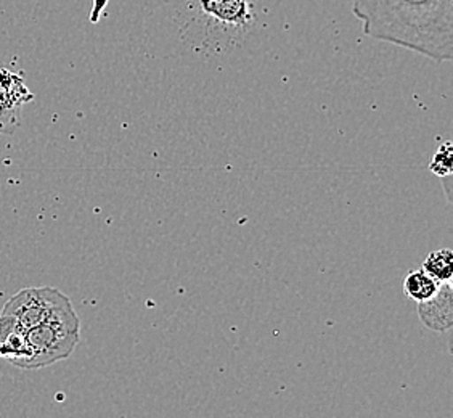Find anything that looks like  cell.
I'll return each mask as SVG.
<instances>
[{
  "instance_id": "obj_1",
  "label": "cell",
  "mask_w": 453,
  "mask_h": 418,
  "mask_svg": "<svg viewBox=\"0 0 453 418\" xmlns=\"http://www.w3.org/2000/svg\"><path fill=\"white\" fill-rule=\"evenodd\" d=\"M364 35L442 63L453 58V0H352Z\"/></svg>"
},
{
  "instance_id": "obj_2",
  "label": "cell",
  "mask_w": 453,
  "mask_h": 418,
  "mask_svg": "<svg viewBox=\"0 0 453 418\" xmlns=\"http://www.w3.org/2000/svg\"><path fill=\"white\" fill-rule=\"evenodd\" d=\"M81 338V321L73 303L27 331L29 359L25 370L52 366L70 358Z\"/></svg>"
},
{
  "instance_id": "obj_3",
  "label": "cell",
  "mask_w": 453,
  "mask_h": 418,
  "mask_svg": "<svg viewBox=\"0 0 453 418\" xmlns=\"http://www.w3.org/2000/svg\"><path fill=\"white\" fill-rule=\"evenodd\" d=\"M68 305H71L70 298L57 288H25L10 298L0 314L7 315L18 327L27 331L45 322Z\"/></svg>"
},
{
  "instance_id": "obj_4",
  "label": "cell",
  "mask_w": 453,
  "mask_h": 418,
  "mask_svg": "<svg viewBox=\"0 0 453 418\" xmlns=\"http://www.w3.org/2000/svg\"><path fill=\"white\" fill-rule=\"evenodd\" d=\"M35 100L25 74L0 60V135H12L21 124V108Z\"/></svg>"
},
{
  "instance_id": "obj_5",
  "label": "cell",
  "mask_w": 453,
  "mask_h": 418,
  "mask_svg": "<svg viewBox=\"0 0 453 418\" xmlns=\"http://www.w3.org/2000/svg\"><path fill=\"white\" fill-rule=\"evenodd\" d=\"M203 17L224 29H246L253 23V9L248 0H196Z\"/></svg>"
},
{
  "instance_id": "obj_6",
  "label": "cell",
  "mask_w": 453,
  "mask_h": 418,
  "mask_svg": "<svg viewBox=\"0 0 453 418\" xmlns=\"http://www.w3.org/2000/svg\"><path fill=\"white\" fill-rule=\"evenodd\" d=\"M453 290L450 282L441 283L433 297L418 303L419 321L426 325L429 330L445 333L453 325Z\"/></svg>"
},
{
  "instance_id": "obj_7",
  "label": "cell",
  "mask_w": 453,
  "mask_h": 418,
  "mask_svg": "<svg viewBox=\"0 0 453 418\" xmlns=\"http://www.w3.org/2000/svg\"><path fill=\"white\" fill-rule=\"evenodd\" d=\"M0 358L12 366L25 368L29 359L27 331L18 327L7 315L0 314Z\"/></svg>"
},
{
  "instance_id": "obj_8",
  "label": "cell",
  "mask_w": 453,
  "mask_h": 418,
  "mask_svg": "<svg viewBox=\"0 0 453 418\" xmlns=\"http://www.w3.org/2000/svg\"><path fill=\"white\" fill-rule=\"evenodd\" d=\"M439 287H441V283L436 279H433L423 267L410 270L407 277L403 280V293L410 299H413L415 303L426 301L436 293Z\"/></svg>"
},
{
  "instance_id": "obj_9",
  "label": "cell",
  "mask_w": 453,
  "mask_h": 418,
  "mask_svg": "<svg viewBox=\"0 0 453 418\" xmlns=\"http://www.w3.org/2000/svg\"><path fill=\"white\" fill-rule=\"evenodd\" d=\"M423 269L436 279L439 283L450 282L453 275V253L450 248L437 250L427 256L423 262Z\"/></svg>"
},
{
  "instance_id": "obj_10",
  "label": "cell",
  "mask_w": 453,
  "mask_h": 418,
  "mask_svg": "<svg viewBox=\"0 0 453 418\" xmlns=\"http://www.w3.org/2000/svg\"><path fill=\"white\" fill-rule=\"evenodd\" d=\"M453 167V147L452 142L447 140L442 142L437 149L436 155L433 157V161L429 165V169L441 179L447 175H452Z\"/></svg>"
}]
</instances>
